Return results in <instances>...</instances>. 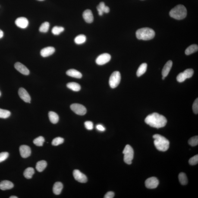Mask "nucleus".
Instances as JSON below:
<instances>
[{"instance_id": "nucleus-1", "label": "nucleus", "mask_w": 198, "mask_h": 198, "mask_svg": "<svg viewBox=\"0 0 198 198\" xmlns=\"http://www.w3.org/2000/svg\"><path fill=\"white\" fill-rule=\"evenodd\" d=\"M145 122L151 127L157 128L165 127L167 123V120L164 116L157 113L149 114L145 118Z\"/></svg>"}, {"instance_id": "nucleus-2", "label": "nucleus", "mask_w": 198, "mask_h": 198, "mask_svg": "<svg viewBox=\"0 0 198 198\" xmlns=\"http://www.w3.org/2000/svg\"><path fill=\"white\" fill-rule=\"evenodd\" d=\"M154 145L158 150L165 152L168 150L170 146V142L164 136L160 134H155L153 136Z\"/></svg>"}, {"instance_id": "nucleus-3", "label": "nucleus", "mask_w": 198, "mask_h": 198, "mask_svg": "<svg viewBox=\"0 0 198 198\" xmlns=\"http://www.w3.org/2000/svg\"><path fill=\"white\" fill-rule=\"evenodd\" d=\"M187 9L185 6L179 4L170 12V17L177 20H182L187 16Z\"/></svg>"}, {"instance_id": "nucleus-4", "label": "nucleus", "mask_w": 198, "mask_h": 198, "mask_svg": "<svg viewBox=\"0 0 198 198\" xmlns=\"http://www.w3.org/2000/svg\"><path fill=\"white\" fill-rule=\"evenodd\" d=\"M155 32L153 29L149 28H143L138 29L136 32V38L139 40H148L154 38Z\"/></svg>"}, {"instance_id": "nucleus-5", "label": "nucleus", "mask_w": 198, "mask_h": 198, "mask_svg": "<svg viewBox=\"0 0 198 198\" xmlns=\"http://www.w3.org/2000/svg\"><path fill=\"white\" fill-rule=\"evenodd\" d=\"M123 153L124 155V160L125 163L129 165L131 164L134 155L133 148L130 145H127L125 147Z\"/></svg>"}, {"instance_id": "nucleus-6", "label": "nucleus", "mask_w": 198, "mask_h": 198, "mask_svg": "<svg viewBox=\"0 0 198 198\" xmlns=\"http://www.w3.org/2000/svg\"><path fill=\"white\" fill-rule=\"evenodd\" d=\"M121 78L120 72H114L110 76L109 80V84L111 87L114 89L118 86L120 83Z\"/></svg>"}, {"instance_id": "nucleus-7", "label": "nucleus", "mask_w": 198, "mask_h": 198, "mask_svg": "<svg viewBox=\"0 0 198 198\" xmlns=\"http://www.w3.org/2000/svg\"><path fill=\"white\" fill-rule=\"evenodd\" d=\"M194 73V70L192 69H188L183 72L179 73L177 77V82L182 83L185 81L187 79L190 78Z\"/></svg>"}, {"instance_id": "nucleus-8", "label": "nucleus", "mask_w": 198, "mask_h": 198, "mask_svg": "<svg viewBox=\"0 0 198 198\" xmlns=\"http://www.w3.org/2000/svg\"><path fill=\"white\" fill-rule=\"evenodd\" d=\"M73 112L79 115H84L87 112V109L83 105L78 104H73L70 106Z\"/></svg>"}, {"instance_id": "nucleus-9", "label": "nucleus", "mask_w": 198, "mask_h": 198, "mask_svg": "<svg viewBox=\"0 0 198 198\" xmlns=\"http://www.w3.org/2000/svg\"><path fill=\"white\" fill-rule=\"evenodd\" d=\"M159 184V181L156 177H152L147 179L145 185L147 188L153 189L156 188Z\"/></svg>"}, {"instance_id": "nucleus-10", "label": "nucleus", "mask_w": 198, "mask_h": 198, "mask_svg": "<svg viewBox=\"0 0 198 198\" xmlns=\"http://www.w3.org/2000/svg\"><path fill=\"white\" fill-rule=\"evenodd\" d=\"M111 59V56L108 53H104L101 54L98 56L96 60L97 64L99 65H103L106 64Z\"/></svg>"}, {"instance_id": "nucleus-11", "label": "nucleus", "mask_w": 198, "mask_h": 198, "mask_svg": "<svg viewBox=\"0 0 198 198\" xmlns=\"http://www.w3.org/2000/svg\"><path fill=\"white\" fill-rule=\"evenodd\" d=\"M73 175L75 180L79 182L84 183L87 182L86 176L79 170H74L73 172Z\"/></svg>"}, {"instance_id": "nucleus-12", "label": "nucleus", "mask_w": 198, "mask_h": 198, "mask_svg": "<svg viewBox=\"0 0 198 198\" xmlns=\"http://www.w3.org/2000/svg\"><path fill=\"white\" fill-rule=\"evenodd\" d=\"M21 155L23 158H26L30 156L31 153V148L26 145H23L20 147Z\"/></svg>"}, {"instance_id": "nucleus-13", "label": "nucleus", "mask_w": 198, "mask_h": 198, "mask_svg": "<svg viewBox=\"0 0 198 198\" xmlns=\"http://www.w3.org/2000/svg\"><path fill=\"white\" fill-rule=\"evenodd\" d=\"M18 93L20 98L24 102L30 103L31 98L30 95L26 89L23 88H20L19 89Z\"/></svg>"}, {"instance_id": "nucleus-14", "label": "nucleus", "mask_w": 198, "mask_h": 198, "mask_svg": "<svg viewBox=\"0 0 198 198\" xmlns=\"http://www.w3.org/2000/svg\"><path fill=\"white\" fill-rule=\"evenodd\" d=\"M15 23L18 27L24 29L26 28L28 26L29 22L26 18L20 17L16 19Z\"/></svg>"}, {"instance_id": "nucleus-15", "label": "nucleus", "mask_w": 198, "mask_h": 198, "mask_svg": "<svg viewBox=\"0 0 198 198\" xmlns=\"http://www.w3.org/2000/svg\"><path fill=\"white\" fill-rule=\"evenodd\" d=\"M14 67L18 71L25 75H28L30 73L28 69L20 62H16L14 65Z\"/></svg>"}, {"instance_id": "nucleus-16", "label": "nucleus", "mask_w": 198, "mask_h": 198, "mask_svg": "<svg viewBox=\"0 0 198 198\" xmlns=\"http://www.w3.org/2000/svg\"><path fill=\"white\" fill-rule=\"evenodd\" d=\"M83 17L85 21L88 23H91L93 21L94 17L92 11L90 10H85L83 12Z\"/></svg>"}, {"instance_id": "nucleus-17", "label": "nucleus", "mask_w": 198, "mask_h": 198, "mask_svg": "<svg viewBox=\"0 0 198 198\" xmlns=\"http://www.w3.org/2000/svg\"><path fill=\"white\" fill-rule=\"evenodd\" d=\"M55 51V49L53 47H48L41 50L40 54L42 57H46L52 55Z\"/></svg>"}, {"instance_id": "nucleus-18", "label": "nucleus", "mask_w": 198, "mask_h": 198, "mask_svg": "<svg viewBox=\"0 0 198 198\" xmlns=\"http://www.w3.org/2000/svg\"><path fill=\"white\" fill-rule=\"evenodd\" d=\"M14 187V185L11 182L5 180L0 183V189L1 190H6L11 189Z\"/></svg>"}, {"instance_id": "nucleus-19", "label": "nucleus", "mask_w": 198, "mask_h": 198, "mask_svg": "<svg viewBox=\"0 0 198 198\" xmlns=\"http://www.w3.org/2000/svg\"><path fill=\"white\" fill-rule=\"evenodd\" d=\"M172 65V62L171 60H169L166 63L164 66L162 71L163 76L166 77L168 76L170 70H171Z\"/></svg>"}, {"instance_id": "nucleus-20", "label": "nucleus", "mask_w": 198, "mask_h": 198, "mask_svg": "<svg viewBox=\"0 0 198 198\" xmlns=\"http://www.w3.org/2000/svg\"><path fill=\"white\" fill-rule=\"evenodd\" d=\"M66 74L68 76L75 78L80 79L82 77V73L75 69H70L68 70L66 72Z\"/></svg>"}, {"instance_id": "nucleus-21", "label": "nucleus", "mask_w": 198, "mask_h": 198, "mask_svg": "<svg viewBox=\"0 0 198 198\" xmlns=\"http://www.w3.org/2000/svg\"><path fill=\"white\" fill-rule=\"evenodd\" d=\"M63 187L62 183L60 182H57L54 185L53 187V192L54 194L59 195L61 193Z\"/></svg>"}, {"instance_id": "nucleus-22", "label": "nucleus", "mask_w": 198, "mask_h": 198, "mask_svg": "<svg viewBox=\"0 0 198 198\" xmlns=\"http://www.w3.org/2000/svg\"><path fill=\"white\" fill-rule=\"evenodd\" d=\"M48 117H49L50 121L53 124H56L59 121V116L54 111H50L48 113Z\"/></svg>"}, {"instance_id": "nucleus-23", "label": "nucleus", "mask_w": 198, "mask_h": 198, "mask_svg": "<svg viewBox=\"0 0 198 198\" xmlns=\"http://www.w3.org/2000/svg\"><path fill=\"white\" fill-rule=\"evenodd\" d=\"M147 68V64L146 63H143L141 64L138 68L136 72V75L138 77H140L145 73Z\"/></svg>"}, {"instance_id": "nucleus-24", "label": "nucleus", "mask_w": 198, "mask_h": 198, "mask_svg": "<svg viewBox=\"0 0 198 198\" xmlns=\"http://www.w3.org/2000/svg\"><path fill=\"white\" fill-rule=\"evenodd\" d=\"M47 165V163L45 160H41L38 161L37 163L36 166V168L37 170L39 172H42L46 168Z\"/></svg>"}, {"instance_id": "nucleus-25", "label": "nucleus", "mask_w": 198, "mask_h": 198, "mask_svg": "<svg viewBox=\"0 0 198 198\" xmlns=\"http://www.w3.org/2000/svg\"><path fill=\"white\" fill-rule=\"evenodd\" d=\"M67 86L69 89L74 92H78L81 89V86L80 84L75 82H70V83H68Z\"/></svg>"}, {"instance_id": "nucleus-26", "label": "nucleus", "mask_w": 198, "mask_h": 198, "mask_svg": "<svg viewBox=\"0 0 198 198\" xmlns=\"http://www.w3.org/2000/svg\"><path fill=\"white\" fill-rule=\"evenodd\" d=\"M34 173V170L33 168L28 167L23 172V175L26 178L30 179L32 178Z\"/></svg>"}, {"instance_id": "nucleus-27", "label": "nucleus", "mask_w": 198, "mask_h": 198, "mask_svg": "<svg viewBox=\"0 0 198 198\" xmlns=\"http://www.w3.org/2000/svg\"><path fill=\"white\" fill-rule=\"evenodd\" d=\"M198 50V46L196 45H190L188 48H186L185 53L187 55H189L190 54L196 52Z\"/></svg>"}, {"instance_id": "nucleus-28", "label": "nucleus", "mask_w": 198, "mask_h": 198, "mask_svg": "<svg viewBox=\"0 0 198 198\" xmlns=\"http://www.w3.org/2000/svg\"><path fill=\"white\" fill-rule=\"evenodd\" d=\"M86 40V36L83 34L78 35L74 39L75 43L77 45H81L84 43Z\"/></svg>"}, {"instance_id": "nucleus-29", "label": "nucleus", "mask_w": 198, "mask_h": 198, "mask_svg": "<svg viewBox=\"0 0 198 198\" xmlns=\"http://www.w3.org/2000/svg\"><path fill=\"white\" fill-rule=\"evenodd\" d=\"M179 180L182 185H185L187 184L188 180L187 176L185 173H180L178 176Z\"/></svg>"}, {"instance_id": "nucleus-30", "label": "nucleus", "mask_w": 198, "mask_h": 198, "mask_svg": "<svg viewBox=\"0 0 198 198\" xmlns=\"http://www.w3.org/2000/svg\"><path fill=\"white\" fill-rule=\"evenodd\" d=\"M45 141V139L42 136H40L39 137L35 138L33 140V142L34 144L37 146H42L43 145Z\"/></svg>"}, {"instance_id": "nucleus-31", "label": "nucleus", "mask_w": 198, "mask_h": 198, "mask_svg": "<svg viewBox=\"0 0 198 198\" xmlns=\"http://www.w3.org/2000/svg\"><path fill=\"white\" fill-rule=\"evenodd\" d=\"M50 24L48 22H45L42 23L39 28L40 32L46 33L48 32Z\"/></svg>"}, {"instance_id": "nucleus-32", "label": "nucleus", "mask_w": 198, "mask_h": 198, "mask_svg": "<svg viewBox=\"0 0 198 198\" xmlns=\"http://www.w3.org/2000/svg\"><path fill=\"white\" fill-rule=\"evenodd\" d=\"M64 31V28L62 26H55L53 28L52 33L53 34L55 35H60L61 32Z\"/></svg>"}, {"instance_id": "nucleus-33", "label": "nucleus", "mask_w": 198, "mask_h": 198, "mask_svg": "<svg viewBox=\"0 0 198 198\" xmlns=\"http://www.w3.org/2000/svg\"><path fill=\"white\" fill-rule=\"evenodd\" d=\"M11 115V113L8 110L0 109V118L6 119Z\"/></svg>"}, {"instance_id": "nucleus-34", "label": "nucleus", "mask_w": 198, "mask_h": 198, "mask_svg": "<svg viewBox=\"0 0 198 198\" xmlns=\"http://www.w3.org/2000/svg\"><path fill=\"white\" fill-rule=\"evenodd\" d=\"M106 6L105 5V3L101 2L97 6V10L98 14L99 16H102L103 14Z\"/></svg>"}, {"instance_id": "nucleus-35", "label": "nucleus", "mask_w": 198, "mask_h": 198, "mask_svg": "<svg viewBox=\"0 0 198 198\" xmlns=\"http://www.w3.org/2000/svg\"><path fill=\"white\" fill-rule=\"evenodd\" d=\"M189 145L192 146H197L198 144V136H195L190 138L188 141Z\"/></svg>"}, {"instance_id": "nucleus-36", "label": "nucleus", "mask_w": 198, "mask_h": 198, "mask_svg": "<svg viewBox=\"0 0 198 198\" xmlns=\"http://www.w3.org/2000/svg\"><path fill=\"white\" fill-rule=\"evenodd\" d=\"M64 142V139L63 138L58 137L55 138L52 142V145L54 146H58Z\"/></svg>"}, {"instance_id": "nucleus-37", "label": "nucleus", "mask_w": 198, "mask_h": 198, "mask_svg": "<svg viewBox=\"0 0 198 198\" xmlns=\"http://www.w3.org/2000/svg\"><path fill=\"white\" fill-rule=\"evenodd\" d=\"M189 163L191 165H195L198 164V155H194L189 160Z\"/></svg>"}, {"instance_id": "nucleus-38", "label": "nucleus", "mask_w": 198, "mask_h": 198, "mask_svg": "<svg viewBox=\"0 0 198 198\" xmlns=\"http://www.w3.org/2000/svg\"><path fill=\"white\" fill-rule=\"evenodd\" d=\"M9 154L8 152H3L0 153V163L5 160L8 158Z\"/></svg>"}, {"instance_id": "nucleus-39", "label": "nucleus", "mask_w": 198, "mask_h": 198, "mask_svg": "<svg viewBox=\"0 0 198 198\" xmlns=\"http://www.w3.org/2000/svg\"><path fill=\"white\" fill-rule=\"evenodd\" d=\"M192 109L193 112L195 114H197L198 113V98H196L194 102L193 106H192Z\"/></svg>"}, {"instance_id": "nucleus-40", "label": "nucleus", "mask_w": 198, "mask_h": 198, "mask_svg": "<svg viewBox=\"0 0 198 198\" xmlns=\"http://www.w3.org/2000/svg\"><path fill=\"white\" fill-rule=\"evenodd\" d=\"M84 126L88 130H92L93 128V124L92 121H86L85 122Z\"/></svg>"}, {"instance_id": "nucleus-41", "label": "nucleus", "mask_w": 198, "mask_h": 198, "mask_svg": "<svg viewBox=\"0 0 198 198\" xmlns=\"http://www.w3.org/2000/svg\"><path fill=\"white\" fill-rule=\"evenodd\" d=\"M114 193L112 192H109L104 196L105 198H113L114 197Z\"/></svg>"}, {"instance_id": "nucleus-42", "label": "nucleus", "mask_w": 198, "mask_h": 198, "mask_svg": "<svg viewBox=\"0 0 198 198\" xmlns=\"http://www.w3.org/2000/svg\"><path fill=\"white\" fill-rule=\"evenodd\" d=\"M96 128L97 130L99 131L103 132L105 131V127L102 124H98L97 125Z\"/></svg>"}, {"instance_id": "nucleus-43", "label": "nucleus", "mask_w": 198, "mask_h": 198, "mask_svg": "<svg viewBox=\"0 0 198 198\" xmlns=\"http://www.w3.org/2000/svg\"><path fill=\"white\" fill-rule=\"evenodd\" d=\"M109 11L110 9L109 7L108 6H106L105 10H104V13H109Z\"/></svg>"}, {"instance_id": "nucleus-44", "label": "nucleus", "mask_w": 198, "mask_h": 198, "mask_svg": "<svg viewBox=\"0 0 198 198\" xmlns=\"http://www.w3.org/2000/svg\"><path fill=\"white\" fill-rule=\"evenodd\" d=\"M4 32H3L0 29V39H1V38L3 37V36H4Z\"/></svg>"}, {"instance_id": "nucleus-45", "label": "nucleus", "mask_w": 198, "mask_h": 198, "mask_svg": "<svg viewBox=\"0 0 198 198\" xmlns=\"http://www.w3.org/2000/svg\"><path fill=\"white\" fill-rule=\"evenodd\" d=\"M18 197H17V196H10V198H17Z\"/></svg>"}, {"instance_id": "nucleus-46", "label": "nucleus", "mask_w": 198, "mask_h": 198, "mask_svg": "<svg viewBox=\"0 0 198 198\" xmlns=\"http://www.w3.org/2000/svg\"><path fill=\"white\" fill-rule=\"evenodd\" d=\"M165 77H164V76H163L162 79H163V80H164V79H165Z\"/></svg>"}, {"instance_id": "nucleus-47", "label": "nucleus", "mask_w": 198, "mask_h": 198, "mask_svg": "<svg viewBox=\"0 0 198 198\" xmlns=\"http://www.w3.org/2000/svg\"><path fill=\"white\" fill-rule=\"evenodd\" d=\"M38 1H44V0H38Z\"/></svg>"}, {"instance_id": "nucleus-48", "label": "nucleus", "mask_w": 198, "mask_h": 198, "mask_svg": "<svg viewBox=\"0 0 198 198\" xmlns=\"http://www.w3.org/2000/svg\"><path fill=\"white\" fill-rule=\"evenodd\" d=\"M0 95H1V93H0Z\"/></svg>"}]
</instances>
